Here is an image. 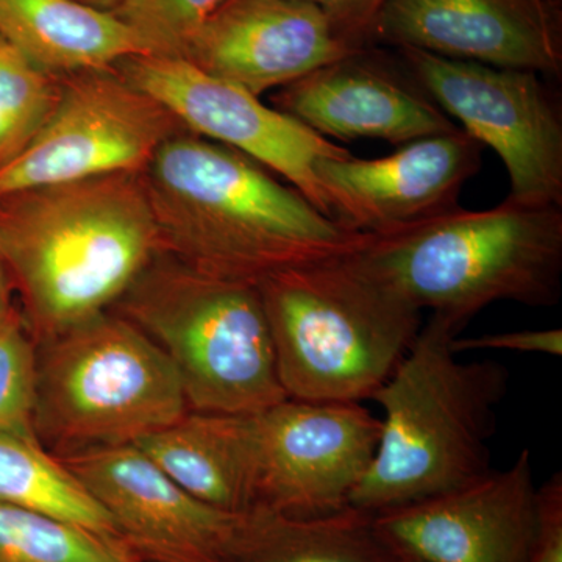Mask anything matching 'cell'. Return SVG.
<instances>
[{"label": "cell", "mask_w": 562, "mask_h": 562, "mask_svg": "<svg viewBox=\"0 0 562 562\" xmlns=\"http://www.w3.org/2000/svg\"><path fill=\"white\" fill-rule=\"evenodd\" d=\"M160 254L220 279L268 277L347 257L351 231L241 151L191 132L166 140L144 171Z\"/></svg>", "instance_id": "1"}, {"label": "cell", "mask_w": 562, "mask_h": 562, "mask_svg": "<svg viewBox=\"0 0 562 562\" xmlns=\"http://www.w3.org/2000/svg\"><path fill=\"white\" fill-rule=\"evenodd\" d=\"M158 254L144 172L0 195V261L36 344L109 312Z\"/></svg>", "instance_id": "2"}, {"label": "cell", "mask_w": 562, "mask_h": 562, "mask_svg": "<svg viewBox=\"0 0 562 562\" xmlns=\"http://www.w3.org/2000/svg\"><path fill=\"white\" fill-rule=\"evenodd\" d=\"M464 328L439 314L387 382L372 395L383 409L375 454L349 506L369 514L457 490L492 471L491 439L508 391L497 361H461L453 338Z\"/></svg>", "instance_id": "3"}, {"label": "cell", "mask_w": 562, "mask_h": 562, "mask_svg": "<svg viewBox=\"0 0 562 562\" xmlns=\"http://www.w3.org/2000/svg\"><path fill=\"white\" fill-rule=\"evenodd\" d=\"M355 260L417 310L462 328L486 306H553L562 291V209L506 199L369 235Z\"/></svg>", "instance_id": "4"}, {"label": "cell", "mask_w": 562, "mask_h": 562, "mask_svg": "<svg viewBox=\"0 0 562 562\" xmlns=\"http://www.w3.org/2000/svg\"><path fill=\"white\" fill-rule=\"evenodd\" d=\"M353 254L288 269L258 284L290 398H372L419 335L420 310Z\"/></svg>", "instance_id": "5"}, {"label": "cell", "mask_w": 562, "mask_h": 562, "mask_svg": "<svg viewBox=\"0 0 562 562\" xmlns=\"http://www.w3.org/2000/svg\"><path fill=\"white\" fill-rule=\"evenodd\" d=\"M111 310L168 357L190 412L241 416L290 398L257 284L158 254Z\"/></svg>", "instance_id": "6"}, {"label": "cell", "mask_w": 562, "mask_h": 562, "mask_svg": "<svg viewBox=\"0 0 562 562\" xmlns=\"http://www.w3.org/2000/svg\"><path fill=\"white\" fill-rule=\"evenodd\" d=\"M36 346L35 435L57 457L135 443L190 412L168 357L113 310Z\"/></svg>", "instance_id": "7"}, {"label": "cell", "mask_w": 562, "mask_h": 562, "mask_svg": "<svg viewBox=\"0 0 562 562\" xmlns=\"http://www.w3.org/2000/svg\"><path fill=\"white\" fill-rule=\"evenodd\" d=\"M247 508L292 517L347 508L371 464L380 419L361 403L286 398L233 416Z\"/></svg>", "instance_id": "8"}, {"label": "cell", "mask_w": 562, "mask_h": 562, "mask_svg": "<svg viewBox=\"0 0 562 562\" xmlns=\"http://www.w3.org/2000/svg\"><path fill=\"white\" fill-rule=\"evenodd\" d=\"M401 52L417 87L501 157L512 184L508 201L562 209L561 111L538 72Z\"/></svg>", "instance_id": "9"}, {"label": "cell", "mask_w": 562, "mask_h": 562, "mask_svg": "<svg viewBox=\"0 0 562 562\" xmlns=\"http://www.w3.org/2000/svg\"><path fill=\"white\" fill-rule=\"evenodd\" d=\"M183 132L187 127L172 111L133 87L114 66L66 74L49 120L31 146L0 171V195L144 172L162 144Z\"/></svg>", "instance_id": "10"}, {"label": "cell", "mask_w": 562, "mask_h": 562, "mask_svg": "<svg viewBox=\"0 0 562 562\" xmlns=\"http://www.w3.org/2000/svg\"><path fill=\"white\" fill-rule=\"evenodd\" d=\"M114 69L172 111L187 131L260 162L335 220L314 165L321 158L346 157L349 150L183 58L133 55Z\"/></svg>", "instance_id": "11"}, {"label": "cell", "mask_w": 562, "mask_h": 562, "mask_svg": "<svg viewBox=\"0 0 562 562\" xmlns=\"http://www.w3.org/2000/svg\"><path fill=\"white\" fill-rule=\"evenodd\" d=\"M58 458L106 509L139 561L238 562L250 512L199 501L133 443Z\"/></svg>", "instance_id": "12"}, {"label": "cell", "mask_w": 562, "mask_h": 562, "mask_svg": "<svg viewBox=\"0 0 562 562\" xmlns=\"http://www.w3.org/2000/svg\"><path fill=\"white\" fill-rule=\"evenodd\" d=\"M372 519L397 561L528 562L542 522L531 452L522 450L505 471Z\"/></svg>", "instance_id": "13"}, {"label": "cell", "mask_w": 562, "mask_h": 562, "mask_svg": "<svg viewBox=\"0 0 562 562\" xmlns=\"http://www.w3.org/2000/svg\"><path fill=\"white\" fill-rule=\"evenodd\" d=\"M483 146L462 128L401 146L387 157L321 158L314 173L333 216L382 235L460 210L462 188L482 168Z\"/></svg>", "instance_id": "14"}, {"label": "cell", "mask_w": 562, "mask_h": 562, "mask_svg": "<svg viewBox=\"0 0 562 562\" xmlns=\"http://www.w3.org/2000/svg\"><path fill=\"white\" fill-rule=\"evenodd\" d=\"M372 41L495 68L562 70L560 20L547 0H390Z\"/></svg>", "instance_id": "15"}, {"label": "cell", "mask_w": 562, "mask_h": 562, "mask_svg": "<svg viewBox=\"0 0 562 562\" xmlns=\"http://www.w3.org/2000/svg\"><path fill=\"white\" fill-rule=\"evenodd\" d=\"M357 52L313 3L225 0L180 58L260 98Z\"/></svg>", "instance_id": "16"}, {"label": "cell", "mask_w": 562, "mask_h": 562, "mask_svg": "<svg viewBox=\"0 0 562 562\" xmlns=\"http://www.w3.org/2000/svg\"><path fill=\"white\" fill-rule=\"evenodd\" d=\"M273 109L327 139H380L405 146L460 128L416 81L372 60L366 49L280 88Z\"/></svg>", "instance_id": "17"}, {"label": "cell", "mask_w": 562, "mask_h": 562, "mask_svg": "<svg viewBox=\"0 0 562 562\" xmlns=\"http://www.w3.org/2000/svg\"><path fill=\"white\" fill-rule=\"evenodd\" d=\"M0 35L54 76L111 68L133 55H149L111 11L77 0H0Z\"/></svg>", "instance_id": "18"}, {"label": "cell", "mask_w": 562, "mask_h": 562, "mask_svg": "<svg viewBox=\"0 0 562 562\" xmlns=\"http://www.w3.org/2000/svg\"><path fill=\"white\" fill-rule=\"evenodd\" d=\"M133 446L199 501L225 512H249L228 414L188 412Z\"/></svg>", "instance_id": "19"}, {"label": "cell", "mask_w": 562, "mask_h": 562, "mask_svg": "<svg viewBox=\"0 0 562 562\" xmlns=\"http://www.w3.org/2000/svg\"><path fill=\"white\" fill-rule=\"evenodd\" d=\"M238 562H397L373 528L372 514L347 508L314 517L251 509Z\"/></svg>", "instance_id": "20"}, {"label": "cell", "mask_w": 562, "mask_h": 562, "mask_svg": "<svg viewBox=\"0 0 562 562\" xmlns=\"http://www.w3.org/2000/svg\"><path fill=\"white\" fill-rule=\"evenodd\" d=\"M0 502L49 514L121 541L106 509L36 438L0 432Z\"/></svg>", "instance_id": "21"}, {"label": "cell", "mask_w": 562, "mask_h": 562, "mask_svg": "<svg viewBox=\"0 0 562 562\" xmlns=\"http://www.w3.org/2000/svg\"><path fill=\"white\" fill-rule=\"evenodd\" d=\"M0 562H143L124 542L0 502Z\"/></svg>", "instance_id": "22"}, {"label": "cell", "mask_w": 562, "mask_h": 562, "mask_svg": "<svg viewBox=\"0 0 562 562\" xmlns=\"http://www.w3.org/2000/svg\"><path fill=\"white\" fill-rule=\"evenodd\" d=\"M60 94L61 76L36 68L0 35V171L31 146Z\"/></svg>", "instance_id": "23"}, {"label": "cell", "mask_w": 562, "mask_h": 562, "mask_svg": "<svg viewBox=\"0 0 562 562\" xmlns=\"http://www.w3.org/2000/svg\"><path fill=\"white\" fill-rule=\"evenodd\" d=\"M36 347L20 306L11 303L0 316V432L36 438Z\"/></svg>", "instance_id": "24"}, {"label": "cell", "mask_w": 562, "mask_h": 562, "mask_svg": "<svg viewBox=\"0 0 562 562\" xmlns=\"http://www.w3.org/2000/svg\"><path fill=\"white\" fill-rule=\"evenodd\" d=\"M225 0H121L111 13L131 27L149 55L180 58Z\"/></svg>", "instance_id": "25"}, {"label": "cell", "mask_w": 562, "mask_h": 562, "mask_svg": "<svg viewBox=\"0 0 562 562\" xmlns=\"http://www.w3.org/2000/svg\"><path fill=\"white\" fill-rule=\"evenodd\" d=\"M313 3L355 50H364L380 11L390 0H303Z\"/></svg>", "instance_id": "26"}, {"label": "cell", "mask_w": 562, "mask_h": 562, "mask_svg": "<svg viewBox=\"0 0 562 562\" xmlns=\"http://www.w3.org/2000/svg\"><path fill=\"white\" fill-rule=\"evenodd\" d=\"M452 349L458 355L475 350H509L557 358L562 355V330L546 328V330L487 333V335L472 336V338L457 336L453 338Z\"/></svg>", "instance_id": "27"}, {"label": "cell", "mask_w": 562, "mask_h": 562, "mask_svg": "<svg viewBox=\"0 0 562 562\" xmlns=\"http://www.w3.org/2000/svg\"><path fill=\"white\" fill-rule=\"evenodd\" d=\"M542 522L538 543L528 562H562V476L554 473L541 486Z\"/></svg>", "instance_id": "28"}, {"label": "cell", "mask_w": 562, "mask_h": 562, "mask_svg": "<svg viewBox=\"0 0 562 562\" xmlns=\"http://www.w3.org/2000/svg\"><path fill=\"white\" fill-rule=\"evenodd\" d=\"M11 303H13V290H11L5 268H3L2 261H0V316L7 312Z\"/></svg>", "instance_id": "29"}, {"label": "cell", "mask_w": 562, "mask_h": 562, "mask_svg": "<svg viewBox=\"0 0 562 562\" xmlns=\"http://www.w3.org/2000/svg\"><path fill=\"white\" fill-rule=\"evenodd\" d=\"M77 2L85 3V5L94 7V9L111 11L121 0H77Z\"/></svg>", "instance_id": "30"}, {"label": "cell", "mask_w": 562, "mask_h": 562, "mask_svg": "<svg viewBox=\"0 0 562 562\" xmlns=\"http://www.w3.org/2000/svg\"><path fill=\"white\" fill-rule=\"evenodd\" d=\"M397 562H409V561H397Z\"/></svg>", "instance_id": "31"}]
</instances>
